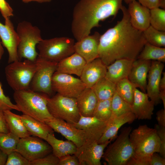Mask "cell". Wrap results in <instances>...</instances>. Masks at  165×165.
I'll return each instance as SVG.
<instances>
[{
  "label": "cell",
  "instance_id": "obj_1",
  "mask_svg": "<svg viewBox=\"0 0 165 165\" xmlns=\"http://www.w3.org/2000/svg\"><path fill=\"white\" fill-rule=\"evenodd\" d=\"M121 10V20L100 37L99 57L106 66L119 59H136L147 42L143 31L131 24L127 9L123 6Z\"/></svg>",
  "mask_w": 165,
  "mask_h": 165
},
{
  "label": "cell",
  "instance_id": "obj_2",
  "mask_svg": "<svg viewBox=\"0 0 165 165\" xmlns=\"http://www.w3.org/2000/svg\"><path fill=\"white\" fill-rule=\"evenodd\" d=\"M123 0H80L73 10L71 30L78 41L90 35L99 22L115 17L123 6Z\"/></svg>",
  "mask_w": 165,
  "mask_h": 165
},
{
  "label": "cell",
  "instance_id": "obj_3",
  "mask_svg": "<svg viewBox=\"0 0 165 165\" xmlns=\"http://www.w3.org/2000/svg\"><path fill=\"white\" fill-rule=\"evenodd\" d=\"M47 95L28 89L14 91L13 98L20 112L46 123L53 118L47 106Z\"/></svg>",
  "mask_w": 165,
  "mask_h": 165
},
{
  "label": "cell",
  "instance_id": "obj_4",
  "mask_svg": "<svg viewBox=\"0 0 165 165\" xmlns=\"http://www.w3.org/2000/svg\"><path fill=\"white\" fill-rule=\"evenodd\" d=\"M38 66L36 59L35 61L26 59L9 64L5 69L8 84L14 91L29 89Z\"/></svg>",
  "mask_w": 165,
  "mask_h": 165
},
{
  "label": "cell",
  "instance_id": "obj_5",
  "mask_svg": "<svg viewBox=\"0 0 165 165\" xmlns=\"http://www.w3.org/2000/svg\"><path fill=\"white\" fill-rule=\"evenodd\" d=\"M16 31L19 38L17 47L19 60L25 58L35 61L38 55L36 47L43 39L40 30L31 23L23 21L18 24Z\"/></svg>",
  "mask_w": 165,
  "mask_h": 165
},
{
  "label": "cell",
  "instance_id": "obj_6",
  "mask_svg": "<svg viewBox=\"0 0 165 165\" xmlns=\"http://www.w3.org/2000/svg\"><path fill=\"white\" fill-rule=\"evenodd\" d=\"M132 129L130 126L123 128L115 141L106 147L102 157L108 165H126L134 154V150L129 138Z\"/></svg>",
  "mask_w": 165,
  "mask_h": 165
},
{
  "label": "cell",
  "instance_id": "obj_7",
  "mask_svg": "<svg viewBox=\"0 0 165 165\" xmlns=\"http://www.w3.org/2000/svg\"><path fill=\"white\" fill-rule=\"evenodd\" d=\"M74 39L67 37L43 39L37 45L38 56L51 62L58 63L75 52Z\"/></svg>",
  "mask_w": 165,
  "mask_h": 165
},
{
  "label": "cell",
  "instance_id": "obj_8",
  "mask_svg": "<svg viewBox=\"0 0 165 165\" xmlns=\"http://www.w3.org/2000/svg\"><path fill=\"white\" fill-rule=\"evenodd\" d=\"M129 138L135 154L150 156L159 152L160 141L154 128L145 124L140 125L131 130Z\"/></svg>",
  "mask_w": 165,
  "mask_h": 165
},
{
  "label": "cell",
  "instance_id": "obj_9",
  "mask_svg": "<svg viewBox=\"0 0 165 165\" xmlns=\"http://www.w3.org/2000/svg\"><path fill=\"white\" fill-rule=\"evenodd\" d=\"M47 106L53 117L63 119L73 124L80 117L76 98L69 97L57 93L47 98Z\"/></svg>",
  "mask_w": 165,
  "mask_h": 165
},
{
  "label": "cell",
  "instance_id": "obj_10",
  "mask_svg": "<svg viewBox=\"0 0 165 165\" xmlns=\"http://www.w3.org/2000/svg\"><path fill=\"white\" fill-rule=\"evenodd\" d=\"M38 66L30 83L29 89L45 94L49 97L53 95L52 77L56 72L58 63L51 62L38 56Z\"/></svg>",
  "mask_w": 165,
  "mask_h": 165
},
{
  "label": "cell",
  "instance_id": "obj_11",
  "mask_svg": "<svg viewBox=\"0 0 165 165\" xmlns=\"http://www.w3.org/2000/svg\"><path fill=\"white\" fill-rule=\"evenodd\" d=\"M52 87L54 92L64 96L75 98L86 88L80 79L56 71L52 77Z\"/></svg>",
  "mask_w": 165,
  "mask_h": 165
},
{
  "label": "cell",
  "instance_id": "obj_12",
  "mask_svg": "<svg viewBox=\"0 0 165 165\" xmlns=\"http://www.w3.org/2000/svg\"><path fill=\"white\" fill-rule=\"evenodd\" d=\"M16 151L30 162L52 152L50 145L43 140L31 136L20 139Z\"/></svg>",
  "mask_w": 165,
  "mask_h": 165
},
{
  "label": "cell",
  "instance_id": "obj_13",
  "mask_svg": "<svg viewBox=\"0 0 165 165\" xmlns=\"http://www.w3.org/2000/svg\"><path fill=\"white\" fill-rule=\"evenodd\" d=\"M112 140L101 143L97 142L86 141L77 148L75 154L80 165H101V159L105 148Z\"/></svg>",
  "mask_w": 165,
  "mask_h": 165
},
{
  "label": "cell",
  "instance_id": "obj_14",
  "mask_svg": "<svg viewBox=\"0 0 165 165\" xmlns=\"http://www.w3.org/2000/svg\"><path fill=\"white\" fill-rule=\"evenodd\" d=\"M46 123L54 131L61 134L67 140L73 142L77 148L83 145L87 140L83 130L77 128L72 124L63 119L53 117Z\"/></svg>",
  "mask_w": 165,
  "mask_h": 165
},
{
  "label": "cell",
  "instance_id": "obj_15",
  "mask_svg": "<svg viewBox=\"0 0 165 165\" xmlns=\"http://www.w3.org/2000/svg\"><path fill=\"white\" fill-rule=\"evenodd\" d=\"M0 38L8 53V64L20 61L17 54L19 38L9 18L5 19V24L0 22Z\"/></svg>",
  "mask_w": 165,
  "mask_h": 165
},
{
  "label": "cell",
  "instance_id": "obj_16",
  "mask_svg": "<svg viewBox=\"0 0 165 165\" xmlns=\"http://www.w3.org/2000/svg\"><path fill=\"white\" fill-rule=\"evenodd\" d=\"M72 124L77 128L84 131L86 137V141L97 142L104 133L107 122L94 116L86 117L80 115L78 121Z\"/></svg>",
  "mask_w": 165,
  "mask_h": 165
},
{
  "label": "cell",
  "instance_id": "obj_17",
  "mask_svg": "<svg viewBox=\"0 0 165 165\" xmlns=\"http://www.w3.org/2000/svg\"><path fill=\"white\" fill-rule=\"evenodd\" d=\"M164 65L163 63L151 61L147 78L146 92L149 99L155 105L160 102L159 84Z\"/></svg>",
  "mask_w": 165,
  "mask_h": 165
},
{
  "label": "cell",
  "instance_id": "obj_18",
  "mask_svg": "<svg viewBox=\"0 0 165 165\" xmlns=\"http://www.w3.org/2000/svg\"><path fill=\"white\" fill-rule=\"evenodd\" d=\"M101 35L97 32L89 35L75 43V52L82 57L86 63L99 57L98 45Z\"/></svg>",
  "mask_w": 165,
  "mask_h": 165
},
{
  "label": "cell",
  "instance_id": "obj_19",
  "mask_svg": "<svg viewBox=\"0 0 165 165\" xmlns=\"http://www.w3.org/2000/svg\"><path fill=\"white\" fill-rule=\"evenodd\" d=\"M149 99L146 93L135 89L131 112L136 119L150 120L152 118L155 105Z\"/></svg>",
  "mask_w": 165,
  "mask_h": 165
},
{
  "label": "cell",
  "instance_id": "obj_20",
  "mask_svg": "<svg viewBox=\"0 0 165 165\" xmlns=\"http://www.w3.org/2000/svg\"><path fill=\"white\" fill-rule=\"evenodd\" d=\"M107 66L99 57L86 63L80 79L86 88H91L96 83L105 77Z\"/></svg>",
  "mask_w": 165,
  "mask_h": 165
},
{
  "label": "cell",
  "instance_id": "obj_21",
  "mask_svg": "<svg viewBox=\"0 0 165 165\" xmlns=\"http://www.w3.org/2000/svg\"><path fill=\"white\" fill-rule=\"evenodd\" d=\"M136 119L132 112L118 116L112 114L107 122L104 133L97 143H101L112 140L117 137L118 131L121 127L126 123H132Z\"/></svg>",
  "mask_w": 165,
  "mask_h": 165
},
{
  "label": "cell",
  "instance_id": "obj_22",
  "mask_svg": "<svg viewBox=\"0 0 165 165\" xmlns=\"http://www.w3.org/2000/svg\"><path fill=\"white\" fill-rule=\"evenodd\" d=\"M151 61L136 59L134 61L128 77L136 88L146 93L148 74Z\"/></svg>",
  "mask_w": 165,
  "mask_h": 165
},
{
  "label": "cell",
  "instance_id": "obj_23",
  "mask_svg": "<svg viewBox=\"0 0 165 165\" xmlns=\"http://www.w3.org/2000/svg\"><path fill=\"white\" fill-rule=\"evenodd\" d=\"M127 10L131 24L135 28L143 31L150 25V9L134 0L128 4Z\"/></svg>",
  "mask_w": 165,
  "mask_h": 165
},
{
  "label": "cell",
  "instance_id": "obj_24",
  "mask_svg": "<svg viewBox=\"0 0 165 165\" xmlns=\"http://www.w3.org/2000/svg\"><path fill=\"white\" fill-rule=\"evenodd\" d=\"M133 61L124 59L116 60L107 66L105 77L116 84L120 80L128 78Z\"/></svg>",
  "mask_w": 165,
  "mask_h": 165
},
{
  "label": "cell",
  "instance_id": "obj_25",
  "mask_svg": "<svg viewBox=\"0 0 165 165\" xmlns=\"http://www.w3.org/2000/svg\"><path fill=\"white\" fill-rule=\"evenodd\" d=\"M86 63L82 57L75 52L58 63L56 71L80 77Z\"/></svg>",
  "mask_w": 165,
  "mask_h": 165
},
{
  "label": "cell",
  "instance_id": "obj_26",
  "mask_svg": "<svg viewBox=\"0 0 165 165\" xmlns=\"http://www.w3.org/2000/svg\"><path fill=\"white\" fill-rule=\"evenodd\" d=\"M80 115L92 116L98 100L91 88H85L76 98Z\"/></svg>",
  "mask_w": 165,
  "mask_h": 165
},
{
  "label": "cell",
  "instance_id": "obj_27",
  "mask_svg": "<svg viewBox=\"0 0 165 165\" xmlns=\"http://www.w3.org/2000/svg\"><path fill=\"white\" fill-rule=\"evenodd\" d=\"M21 120L31 135L46 141L48 134L53 133L52 129L46 123L36 120L28 116H21Z\"/></svg>",
  "mask_w": 165,
  "mask_h": 165
},
{
  "label": "cell",
  "instance_id": "obj_28",
  "mask_svg": "<svg viewBox=\"0 0 165 165\" xmlns=\"http://www.w3.org/2000/svg\"><path fill=\"white\" fill-rule=\"evenodd\" d=\"M51 146L52 153L59 158L68 155L74 154L77 147L72 141L56 138L53 133L49 134L46 141Z\"/></svg>",
  "mask_w": 165,
  "mask_h": 165
},
{
  "label": "cell",
  "instance_id": "obj_29",
  "mask_svg": "<svg viewBox=\"0 0 165 165\" xmlns=\"http://www.w3.org/2000/svg\"><path fill=\"white\" fill-rule=\"evenodd\" d=\"M3 112L10 132L20 138L31 136L21 120V116L12 112L10 110Z\"/></svg>",
  "mask_w": 165,
  "mask_h": 165
},
{
  "label": "cell",
  "instance_id": "obj_30",
  "mask_svg": "<svg viewBox=\"0 0 165 165\" xmlns=\"http://www.w3.org/2000/svg\"><path fill=\"white\" fill-rule=\"evenodd\" d=\"M91 88L98 101L105 100L112 98L116 91V84L104 77Z\"/></svg>",
  "mask_w": 165,
  "mask_h": 165
},
{
  "label": "cell",
  "instance_id": "obj_31",
  "mask_svg": "<svg viewBox=\"0 0 165 165\" xmlns=\"http://www.w3.org/2000/svg\"><path fill=\"white\" fill-rule=\"evenodd\" d=\"M137 59L165 62V48L154 46L146 42Z\"/></svg>",
  "mask_w": 165,
  "mask_h": 165
},
{
  "label": "cell",
  "instance_id": "obj_32",
  "mask_svg": "<svg viewBox=\"0 0 165 165\" xmlns=\"http://www.w3.org/2000/svg\"><path fill=\"white\" fill-rule=\"evenodd\" d=\"M116 84V92L119 95L123 100L132 105L135 90L136 88L128 78L120 80Z\"/></svg>",
  "mask_w": 165,
  "mask_h": 165
},
{
  "label": "cell",
  "instance_id": "obj_33",
  "mask_svg": "<svg viewBox=\"0 0 165 165\" xmlns=\"http://www.w3.org/2000/svg\"><path fill=\"white\" fill-rule=\"evenodd\" d=\"M146 42L159 47L165 46V31H159L150 25L143 31Z\"/></svg>",
  "mask_w": 165,
  "mask_h": 165
},
{
  "label": "cell",
  "instance_id": "obj_34",
  "mask_svg": "<svg viewBox=\"0 0 165 165\" xmlns=\"http://www.w3.org/2000/svg\"><path fill=\"white\" fill-rule=\"evenodd\" d=\"M20 139L10 132L0 133V149L8 155L16 150Z\"/></svg>",
  "mask_w": 165,
  "mask_h": 165
},
{
  "label": "cell",
  "instance_id": "obj_35",
  "mask_svg": "<svg viewBox=\"0 0 165 165\" xmlns=\"http://www.w3.org/2000/svg\"><path fill=\"white\" fill-rule=\"evenodd\" d=\"M111 99L98 101L92 116L107 122L112 114Z\"/></svg>",
  "mask_w": 165,
  "mask_h": 165
},
{
  "label": "cell",
  "instance_id": "obj_36",
  "mask_svg": "<svg viewBox=\"0 0 165 165\" xmlns=\"http://www.w3.org/2000/svg\"><path fill=\"white\" fill-rule=\"evenodd\" d=\"M111 108L112 114L119 116L131 112V105L122 98L116 92L111 99Z\"/></svg>",
  "mask_w": 165,
  "mask_h": 165
},
{
  "label": "cell",
  "instance_id": "obj_37",
  "mask_svg": "<svg viewBox=\"0 0 165 165\" xmlns=\"http://www.w3.org/2000/svg\"><path fill=\"white\" fill-rule=\"evenodd\" d=\"M150 23L156 29L165 31V10L159 7L150 9Z\"/></svg>",
  "mask_w": 165,
  "mask_h": 165
},
{
  "label": "cell",
  "instance_id": "obj_38",
  "mask_svg": "<svg viewBox=\"0 0 165 165\" xmlns=\"http://www.w3.org/2000/svg\"><path fill=\"white\" fill-rule=\"evenodd\" d=\"M6 165H30V162L15 151L8 155Z\"/></svg>",
  "mask_w": 165,
  "mask_h": 165
},
{
  "label": "cell",
  "instance_id": "obj_39",
  "mask_svg": "<svg viewBox=\"0 0 165 165\" xmlns=\"http://www.w3.org/2000/svg\"><path fill=\"white\" fill-rule=\"evenodd\" d=\"M13 109L20 111L16 105L13 104L9 97L5 94L2 83L0 82V111L3 112Z\"/></svg>",
  "mask_w": 165,
  "mask_h": 165
},
{
  "label": "cell",
  "instance_id": "obj_40",
  "mask_svg": "<svg viewBox=\"0 0 165 165\" xmlns=\"http://www.w3.org/2000/svg\"><path fill=\"white\" fill-rule=\"evenodd\" d=\"M59 159L52 152L30 162V165H58Z\"/></svg>",
  "mask_w": 165,
  "mask_h": 165
},
{
  "label": "cell",
  "instance_id": "obj_41",
  "mask_svg": "<svg viewBox=\"0 0 165 165\" xmlns=\"http://www.w3.org/2000/svg\"><path fill=\"white\" fill-rule=\"evenodd\" d=\"M151 156H144L134 153L128 161L127 165H149Z\"/></svg>",
  "mask_w": 165,
  "mask_h": 165
},
{
  "label": "cell",
  "instance_id": "obj_42",
  "mask_svg": "<svg viewBox=\"0 0 165 165\" xmlns=\"http://www.w3.org/2000/svg\"><path fill=\"white\" fill-rule=\"evenodd\" d=\"M160 141V147L159 153L160 155L165 158V127L155 124V128Z\"/></svg>",
  "mask_w": 165,
  "mask_h": 165
},
{
  "label": "cell",
  "instance_id": "obj_43",
  "mask_svg": "<svg viewBox=\"0 0 165 165\" xmlns=\"http://www.w3.org/2000/svg\"><path fill=\"white\" fill-rule=\"evenodd\" d=\"M59 159L58 165H80L78 159L75 154L64 156Z\"/></svg>",
  "mask_w": 165,
  "mask_h": 165
},
{
  "label": "cell",
  "instance_id": "obj_44",
  "mask_svg": "<svg viewBox=\"0 0 165 165\" xmlns=\"http://www.w3.org/2000/svg\"><path fill=\"white\" fill-rule=\"evenodd\" d=\"M0 12L5 20L13 15L12 8L6 0H0Z\"/></svg>",
  "mask_w": 165,
  "mask_h": 165
},
{
  "label": "cell",
  "instance_id": "obj_45",
  "mask_svg": "<svg viewBox=\"0 0 165 165\" xmlns=\"http://www.w3.org/2000/svg\"><path fill=\"white\" fill-rule=\"evenodd\" d=\"M165 158L156 153H153L150 156L149 165H165Z\"/></svg>",
  "mask_w": 165,
  "mask_h": 165
},
{
  "label": "cell",
  "instance_id": "obj_46",
  "mask_svg": "<svg viewBox=\"0 0 165 165\" xmlns=\"http://www.w3.org/2000/svg\"><path fill=\"white\" fill-rule=\"evenodd\" d=\"M142 6L149 9L160 7V0H138Z\"/></svg>",
  "mask_w": 165,
  "mask_h": 165
},
{
  "label": "cell",
  "instance_id": "obj_47",
  "mask_svg": "<svg viewBox=\"0 0 165 165\" xmlns=\"http://www.w3.org/2000/svg\"><path fill=\"white\" fill-rule=\"evenodd\" d=\"M156 119L158 125L165 127V109H162L156 112Z\"/></svg>",
  "mask_w": 165,
  "mask_h": 165
},
{
  "label": "cell",
  "instance_id": "obj_48",
  "mask_svg": "<svg viewBox=\"0 0 165 165\" xmlns=\"http://www.w3.org/2000/svg\"><path fill=\"white\" fill-rule=\"evenodd\" d=\"M9 130L5 120L3 112L0 111V133H7Z\"/></svg>",
  "mask_w": 165,
  "mask_h": 165
},
{
  "label": "cell",
  "instance_id": "obj_49",
  "mask_svg": "<svg viewBox=\"0 0 165 165\" xmlns=\"http://www.w3.org/2000/svg\"><path fill=\"white\" fill-rule=\"evenodd\" d=\"M8 155L0 149V165H6Z\"/></svg>",
  "mask_w": 165,
  "mask_h": 165
},
{
  "label": "cell",
  "instance_id": "obj_50",
  "mask_svg": "<svg viewBox=\"0 0 165 165\" xmlns=\"http://www.w3.org/2000/svg\"><path fill=\"white\" fill-rule=\"evenodd\" d=\"M162 73L163 76L161 78L159 84L160 91L165 90V72H162Z\"/></svg>",
  "mask_w": 165,
  "mask_h": 165
},
{
  "label": "cell",
  "instance_id": "obj_51",
  "mask_svg": "<svg viewBox=\"0 0 165 165\" xmlns=\"http://www.w3.org/2000/svg\"><path fill=\"white\" fill-rule=\"evenodd\" d=\"M160 97L163 102L164 109H165V90L160 91Z\"/></svg>",
  "mask_w": 165,
  "mask_h": 165
},
{
  "label": "cell",
  "instance_id": "obj_52",
  "mask_svg": "<svg viewBox=\"0 0 165 165\" xmlns=\"http://www.w3.org/2000/svg\"><path fill=\"white\" fill-rule=\"evenodd\" d=\"M24 3H28L31 2H36L39 3H42L48 2L51 1V0H22Z\"/></svg>",
  "mask_w": 165,
  "mask_h": 165
},
{
  "label": "cell",
  "instance_id": "obj_53",
  "mask_svg": "<svg viewBox=\"0 0 165 165\" xmlns=\"http://www.w3.org/2000/svg\"><path fill=\"white\" fill-rule=\"evenodd\" d=\"M1 40L0 38V61L1 59L2 56L4 52V50Z\"/></svg>",
  "mask_w": 165,
  "mask_h": 165
},
{
  "label": "cell",
  "instance_id": "obj_54",
  "mask_svg": "<svg viewBox=\"0 0 165 165\" xmlns=\"http://www.w3.org/2000/svg\"><path fill=\"white\" fill-rule=\"evenodd\" d=\"M160 7L161 9H165V0H160Z\"/></svg>",
  "mask_w": 165,
  "mask_h": 165
},
{
  "label": "cell",
  "instance_id": "obj_55",
  "mask_svg": "<svg viewBox=\"0 0 165 165\" xmlns=\"http://www.w3.org/2000/svg\"><path fill=\"white\" fill-rule=\"evenodd\" d=\"M134 0H123L127 4H129Z\"/></svg>",
  "mask_w": 165,
  "mask_h": 165
}]
</instances>
